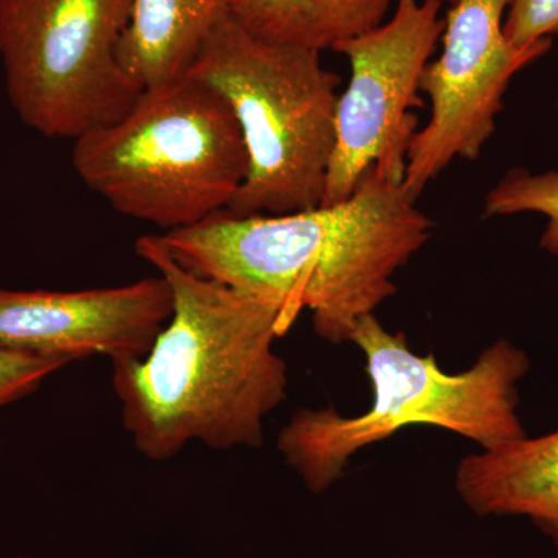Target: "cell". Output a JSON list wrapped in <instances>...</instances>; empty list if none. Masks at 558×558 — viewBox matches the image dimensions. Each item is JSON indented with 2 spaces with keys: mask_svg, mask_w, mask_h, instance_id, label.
<instances>
[{
  "mask_svg": "<svg viewBox=\"0 0 558 558\" xmlns=\"http://www.w3.org/2000/svg\"><path fill=\"white\" fill-rule=\"evenodd\" d=\"M433 227L402 180L371 168L332 207L267 216L226 208L154 236L183 269L277 307L281 337L307 310L319 339L343 344L398 292L395 275Z\"/></svg>",
  "mask_w": 558,
  "mask_h": 558,
  "instance_id": "6da1fadb",
  "label": "cell"
},
{
  "mask_svg": "<svg viewBox=\"0 0 558 558\" xmlns=\"http://www.w3.org/2000/svg\"><path fill=\"white\" fill-rule=\"evenodd\" d=\"M135 252L172 293L171 317L148 354L112 362L135 449L168 461L194 440L216 450L263 446L266 417L288 399V365L274 351L277 307L183 269L154 234Z\"/></svg>",
  "mask_w": 558,
  "mask_h": 558,
  "instance_id": "7a4b0ae2",
  "label": "cell"
},
{
  "mask_svg": "<svg viewBox=\"0 0 558 558\" xmlns=\"http://www.w3.org/2000/svg\"><path fill=\"white\" fill-rule=\"evenodd\" d=\"M351 343L365 355L369 409L357 416L299 410L278 436V450L314 494L336 484L360 450L413 425L449 429L483 450L526 438L519 381L531 362L509 340L495 341L472 368L457 374L440 368L433 354H416L407 337L384 328L376 314L360 319Z\"/></svg>",
  "mask_w": 558,
  "mask_h": 558,
  "instance_id": "3957f363",
  "label": "cell"
},
{
  "mask_svg": "<svg viewBox=\"0 0 558 558\" xmlns=\"http://www.w3.org/2000/svg\"><path fill=\"white\" fill-rule=\"evenodd\" d=\"M73 142L72 165L87 189L165 231L229 207L248 170L229 102L191 75L143 89L121 119Z\"/></svg>",
  "mask_w": 558,
  "mask_h": 558,
  "instance_id": "277c9868",
  "label": "cell"
},
{
  "mask_svg": "<svg viewBox=\"0 0 558 558\" xmlns=\"http://www.w3.org/2000/svg\"><path fill=\"white\" fill-rule=\"evenodd\" d=\"M186 75L226 98L247 149L248 170L229 211L288 215L322 204L333 146L340 76L319 51L270 43L230 16Z\"/></svg>",
  "mask_w": 558,
  "mask_h": 558,
  "instance_id": "5b68a950",
  "label": "cell"
},
{
  "mask_svg": "<svg viewBox=\"0 0 558 558\" xmlns=\"http://www.w3.org/2000/svg\"><path fill=\"white\" fill-rule=\"evenodd\" d=\"M134 0H0V61L22 123L76 140L121 119L142 92L119 61Z\"/></svg>",
  "mask_w": 558,
  "mask_h": 558,
  "instance_id": "8992f818",
  "label": "cell"
},
{
  "mask_svg": "<svg viewBox=\"0 0 558 558\" xmlns=\"http://www.w3.org/2000/svg\"><path fill=\"white\" fill-rule=\"evenodd\" d=\"M442 5L444 0H396L384 24L332 50L347 58L351 76L337 105L336 146L319 207L349 199L371 168L403 182L418 131L422 73L446 27Z\"/></svg>",
  "mask_w": 558,
  "mask_h": 558,
  "instance_id": "52a82bcc",
  "label": "cell"
},
{
  "mask_svg": "<svg viewBox=\"0 0 558 558\" xmlns=\"http://www.w3.org/2000/svg\"><path fill=\"white\" fill-rule=\"evenodd\" d=\"M510 0H454L444 17L442 51L422 73L429 119L407 156L403 189L416 201L454 160H476L497 128L510 81L545 57L553 39L513 46L505 35Z\"/></svg>",
  "mask_w": 558,
  "mask_h": 558,
  "instance_id": "ba28073f",
  "label": "cell"
},
{
  "mask_svg": "<svg viewBox=\"0 0 558 558\" xmlns=\"http://www.w3.org/2000/svg\"><path fill=\"white\" fill-rule=\"evenodd\" d=\"M171 314L163 277L78 292L0 290V348L68 362L142 359Z\"/></svg>",
  "mask_w": 558,
  "mask_h": 558,
  "instance_id": "9c48e42d",
  "label": "cell"
},
{
  "mask_svg": "<svg viewBox=\"0 0 558 558\" xmlns=\"http://www.w3.org/2000/svg\"><path fill=\"white\" fill-rule=\"evenodd\" d=\"M454 486L481 517H526L558 546V429L459 462Z\"/></svg>",
  "mask_w": 558,
  "mask_h": 558,
  "instance_id": "30bf717a",
  "label": "cell"
},
{
  "mask_svg": "<svg viewBox=\"0 0 558 558\" xmlns=\"http://www.w3.org/2000/svg\"><path fill=\"white\" fill-rule=\"evenodd\" d=\"M238 0H134L119 46L124 72L142 89L182 78Z\"/></svg>",
  "mask_w": 558,
  "mask_h": 558,
  "instance_id": "8fae6325",
  "label": "cell"
},
{
  "mask_svg": "<svg viewBox=\"0 0 558 558\" xmlns=\"http://www.w3.org/2000/svg\"><path fill=\"white\" fill-rule=\"evenodd\" d=\"M396 0H238L233 17L270 43L319 51L374 31Z\"/></svg>",
  "mask_w": 558,
  "mask_h": 558,
  "instance_id": "7c38bea8",
  "label": "cell"
},
{
  "mask_svg": "<svg viewBox=\"0 0 558 558\" xmlns=\"http://www.w3.org/2000/svg\"><path fill=\"white\" fill-rule=\"evenodd\" d=\"M539 213L548 218L539 247L558 258V171L534 172L513 168L488 191L484 216Z\"/></svg>",
  "mask_w": 558,
  "mask_h": 558,
  "instance_id": "4fadbf2b",
  "label": "cell"
},
{
  "mask_svg": "<svg viewBox=\"0 0 558 558\" xmlns=\"http://www.w3.org/2000/svg\"><path fill=\"white\" fill-rule=\"evenodd\" d=\"M68 363V360L0 348V407L32 395L40 381Z\"/></svg>",
  "mask_w": 558,
  "mask_h": 558,
  "instance_id": "5bb4252c",
  "label": "cell"
},
{
  "mask_svg": "<svg viewBox=\"0 0 558 558\" xmlns=\"http://www.w3.org/2000/svg\"><path fill=\"white\" fill-rule=\"evenodd\" d=\"M502 28L520 49L553 38L558 33V0H510Z\"/></svg>",
  "mask_w": 558,
  "mask_h": 558,
  "instance_id": "9a60e30c",
  "label": "cell"
},
{
  "mask_svg": "<svg viewBox=\"0 0 558 558\" xmlns=\"http://www.w3.org/2000/svg\"><path fill=\"white\" fill-rule=\"evenodd\" d=\"M447 2H449V3H453V2H454V0H447Z\"/></svg>",
  "mask_w": 558,
  "mask_h": 558,
  "instance_id": "2e32d148",
  "label": "cell"
}]
</instances>
